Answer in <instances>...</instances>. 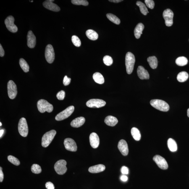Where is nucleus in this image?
Masks as SVG:
<instances>
[{"label": "nucleus", "instance_id": "14", "mask_svg": "<svg viewBox=\"0 0 189 189\" xmlns=\"http://www.w3.org/2000/svg\"><path fill=\"white\" fill-rule=\"evenodd\" d=\"M64 144L65 148L68 151L75 152L77 150L76 143L72 138H67L64 140Z\"/></svg>", "mask_w": 189, "mask_h": 189}, {"label": "nucleus", "instance_id": "16", "mask_svg": "<svg viewBox=\"0 0 189 189\" xmlns=\"http://www.w3.org/2000/svg\"><path fill=\"white\" fill-rule=\"evenodd\" d=\"M36 43V37L31 30L29 31L27 35V45L29 48L35 47Z\"/></svg>", "mask_w": 189, "mask_h": 189}, {"label": "nucleus", "instance_id": "44", "mask_svg": "<svg viewBox=\"0 0 189 189\" xmlns=\"http://www.w3.org/2000/svg\"><path fill=\"white\" fill-rule=\"evenodd\" d=\"M2 169V168L0 167V182H2L3 181L4 177Z\"/></svg>", "mask_w": 189, "mask_h": 189}, {"label": "nucleus", "instance_id": "45", "mask_svg": "<svg viewBox=\"0 0 189 189\" xmlns=\"http://www.w3.org/2000/svg\"><path fill=\"white\" fill-rule=\"evenodd\" d=\"M5 52L2 46L0 45V56L1 57H3L4 56Z\"/></svg>", "mask_w": 189, "mask_h": 189}, {"label": "nucleus", "instance_id": "41", "mask_svg": "<svg viewBox=\"0 0 189 189\" xmlns=\"http://www.w3.org/2000/svg\"><path fill=\"white\" fill-rule=\"evenodd\" d=\"M71 81V79L70 78L67 77V76L66 75L64 77V80H63V84L65 86H67L70 84Z\"/></svg>", "mask_w": 189, "mask_h": 189}, {"label": "nucleus", "instance_id": "40", "mask_svg": "<svg viewBox=\"0 0 189 189\" xmlns=\"http://www.w3.org/2000/svg\"><path fill=\"white\" fill-rule=\"evenodd\" d=\"M65 96V93L63 90L58 92L56 95V97L58 99L60 100H62L64 99Z\"/></svg>", "mask_w": 189, "mask_h": 189}, {"label": "nucleus", "instance_id": "17", "mask_svg": "<svg viewBox=\"0 0 189 189\" xmlns=\"http://www.w3.org/2000/svg\"><path fill=\"white\" fill-rule=\"evenodd\" d=\"M90 145L93 148H98L100 144V139L96 133L93 132L90 134L89 137Z\"/></svg>", "mask_w": 189, "mask_h": 189}, {"label": "nucleus", "instance_id": "22", "mask_svg": "<svg viewBox=\"0 0 189 189\" xmlns=\"http://www.w3.org/2000/svg\"><path fill=\"white\" fill-rule=\"evenodd\" d=\"M144 25L142 23H140L137 24L134 30V35L135 38L138 39L140 38L141 35L142 34L144 29Z\"/></svg>", "mask_w": 189, "mask_h": 189}, {"label": "nucleus", "instance_id": "32", "mask_svg": "<svg viewBox=\"0 0 189 189\" xmlns=\"http://www.w3.org/2000/svg\"><path fill=\"white\" fill-rule=\"evenodd\" d=\"M175 62L176 64L179 66H185L188 63V60L184 56H181L177 58Z\"/></svg>", "mask_w": 189, "mask_h": 189}, {"label": "nucleus", "instance_id": "6", "mask_svg": "<svg viewBox=\"0 0 189 189\" xmlns=\"http://www.w3.org/2000/svg\"><path fill=\"white\" fill-rule=\"evenodd\" d=\"M67 162L64 160H60L58 161L55 164L54 168L55 170L58 174L63 175L65 174L67 171L66 167Z\"/></svg>", "mask_w": 189, "mask_h": 189}, {"label": "nucleus", "instance_id": "37", "mask_svg": "<svg viewBox=\"0 0 189 189\" xmlns=\"http://www.w3.org/2000/svg\"><path fill=\"white\" fill-rule=\"evenodd\" d=\"M72 41L73 44L77 47H79L81 45V41L80 39L76 35H73L72 37Z\"/></svg>", "mask_w": 189, "mask_h": 189}, {"label": "nucleus", "instance_id": "50", "mask_svg": "<svg viewBox=\"0 0 189 189\" xmlns=\"http://www.w3.org/2000/svg\"><path fill=\"white\" fill-rule=\"evenodd\" d=\"M0 124H1V125H0V126H1L2 125V123H1V122H0Z\"/></svg>", "mask_w": 189, "mask_h": 189}, {"label": "nucleus", "instance_id": "30", "mask_svg": "<svg viewBox=\"0 0 189 189\" xmlns=\"http://www.w3.org/2000/svg\"><path fill=\"white\" fill-rule=\"evenodd\" d=\"M136 5L137 6H139L140 9V12L142 14H143V15L146 16L147 14L149 13L148 11V9H147L146 6L143 3L140 1H137L136 3Z\"/></svg>", "mask_w": 189, "mask_h": 189}, {"label": "nucleus", "instance_id": "36", "mask_svg": "<svg viewBox=\"0 0 189 189\" xmlns=\"http://www.w3.org/2000/svg\"><path fill=\"white\" fill-rule=\"evenodd\" d=\"M31 171L35 174H39L41 172L42 169L41 167L38 164H34L31 167Z\"/></svg>", "mask_w": 189, "mask_h": 189}, {"label": "nucleus", "instance_id": "38", "mask_svg": "<svg viewBox=\"0 0 189 189\" xmlns=\"http://www.w3.org/2000/svg\"><path fill=\"white\" fill-rule=\"evenodd\" d=\"M103 61L106 65L110 66L113 63V60L110 56H104L103 59Z\"/></svg>", "mask_w": 189, "mask_h": 189}, {"label": "nucleus", "instance_id": "42", "mask_svg": "<svg viewBox=\"0 0 189 189\" xmlns=\"http://www.w3.org/2000/svg\"><path fill=\"white\" fill-rule=\"evenodd\" d=\"M46 187L47 189H54L55 187L52 182H48L46 184Z\"/></svg>", "mask_w": 189, "mask_h": 189}, {"label": "nucleus", "instance_id": "23", "mask_svg": "<svg viewBox=\"0 0 189 189\" xmlns=\"http://www.w3.org/2000/svg\"><path fill=\"white\" fill-rule=\"evenodd\" d=\"M104 122L106 125L111 127H114L117 124L118 120L116 118L111 116H107L105 118Z\"/></svg>", "mask_w": 189, "mask_h": 189}, {"label": "nucleus", "instance_id": "35", "mask_svg": "<svg viewBox=\"0 0 189 189\" xmlns=\"http://www.w3.org/2000/svg\"><path fill=\"white\" fill-rule=\"evenodd\" d=\"M7 159L9 162L14 164V165L18 166L20 164V161L18 159L11 155L8 156Z\"/></svg>", "mask_w": 189, "mask_h": 189}, {"label": "nucleus", "instance_id": "13", "mask_svg": "<svg viewBox=\"0 0 189 189\" xmlns=\"http://www.w3.org/2000/svg\"><path fill=\"white\" fill-rule=\"evenodd\" d=\"M153 160L161 169H168V165L167 161L162 156L158 155H156L153 157Z\"/></svg>", "mask_w": 189, "mask_h": 189}, {"label": "nucleus", "instance_id": "28", "mask_svg": "<svg viewBox=\"0 0 189 189\" xmlns=\"http://www.w3.org/2000/svg\"><path fill=\"white\" fill-rule=\"evenodd\" d=\"M188 74L186 72H182L178 74L177 77V81L179 82H183L186 81L188 79Z\"/></svg>", "mask_w": 189, "mask_h": 189}, {"label": "nucleus", "instance_id": "12", "mask_svg": "<svg viewBox=\"0 0 189 189\" xmlns=\"http://www.w3.org/2000/svg\"><path fill=\"white\" fill-rule=\"evenodd\" d=\"M106 103V102L102 100L93 99L87 101L86 105L89 108H100L104 106Z\"/></svg>", "mask_w": 189, "mask_h": 189}, {"label": "nucleus", "instance_id": "26", "mask_svg": "<svg viewBox=\"0 0 189 189\" xmlns=\"http://www.w3.org/2000/svg\"><path fill=\"white\" fill-rule=\"evenodd\" d=\"M86 35L89 39L96 40L98 39V35L96 32L92 30H88L86 32Z\"/></svg>", "mask_w": 189, "mask_h": 189}, {"label": "nucleus", "instance_id": "3", "mask_svg": "<svg viewBox=\"0 0 189 189\" xmlns=\"http://www.w3.org/2000/svg\"><path fill=\"white\" fill-rule=\"evenodd\" d=\"M37 105L39 111L41 113H44L46 111L51 112L53 110V105L45 100H39L37 102Z\"/></svg>", "mask_w": 189, "mask_h": 189}, {"label": "nucleus", "instance_id": "18", "mask_svg": "<svg viewBox=\"0 0 189 189\" xmlns=\"http://www.w3.org/2000/svg\"><path fill=\"white\" fill-rule=\"evenodd\" d=\"M138 77L141 80L149 79L150 75L148 71L145 69L143 66H138L137 70Z\"/></svg>", "mask_w": 189, "mask_h": 189}, {"label": "nucleus", "instance_id": "29", "mask_svg": "<svg viewBox=\"0 0 189 189\" xmlns=\"http://www.w3.org/2000/svg\"><path fill=\"white\" fill-rule=\"evenodd\" d=\"M131 133L133 138L136 141H139L141 138L140 131L136 127H133L131 130Z\"/></svg>", "mask_w": 189, "mask_h": 189}, {"label": "nucleus", "instance_id": "4", "mask_svg": "<svg viewBox=\"0 0 189 189\" xmlns=\"http://www.w3.org/2000/svg\"><path fill=\"white\" fill-rule=\"evenodd\" d=\"M56 130H53L47 132L43 135L42 138V146L46 148L49 146L56 135Z\"/></svg>", "mask_w": 189, "mask_h": 189}, {"label": "nucleus", "instance_id": "5", "mask_svg": "<svg viewBox=\"0 0 189 189\" xmlns=\"http://www.w3.org/2000/svg\"><path fill=\"white\" fill-rule=\"evenodd\" d=\"M18 130L21 135L23 137H26L28 135V129L26 119L24 118H22L19 120Z\"/></svg>", "mask_w": 189, "mask_h": 189}, {"label": "nucleus", "instance_id": "7", "mask_svg": "<svg viewBox=\"0 0 189 189\" xmlns=\"http://www.w3.org/2000/svg\"><path fill=\"white\" fill-rule=\"evenodd\" d=\"M74 110V107L73 106H70L66 108L64 110L59 113L56 116L55 119L56 120L61 121L68 118L70 116Z\"/></svg>", "mask_w": 189, "mask_h": 189}, {"label": "nucleus", "instance_id": "43", "mask_svg": "<svg viewBox=\"0 0 189 189\" xmlns=\"http://www.w3.org/2000/svg\"><path fill=\"white\" fill-rule=\"evenodd\" d=\"M121 172L122 174H127L129 173L128 168L125 166H122L121 169Z\"/></svg>", "mask_w": 189, "mask_h": 189}, {"label": "nucleus", "instance_id": "46", "mask_svg": "<svg viewBox=\"0 0 189 189\" xmlns=\"http://www.w3.org/2000/svg\"><path fill=\"white\" fill-rule=\"evenodd\" d=\"M121 180L123 182H126L128 180V177L127 176L125 175H123L121 176L120 177Z\"/></svg>", "mask_w": 189, "mask_h": 189}, {"label": "nucleus", "instance_id": "1", "mask_svg": "<svg viewBox=\"0 0 189 189\" xmlns=\"http://www.w3.org/2000/svg\"><path fill=\"white\" fill-rule=\"evenodd\" d=\"M135 62V56L132 53L128 52L125 56V66L127 73L131 74L133 72Z\"/></svg>", "mask_w": 189, "mask_h": 189}, {"label": "nucleus", "instance_id": "24", "mask_svg": "<svg viewBox=\"0 0 189 189\" xmlns=\"http://www.w3.org/2000/svg\"><path fill=\"white\" fill-rule=\"evenodd\" d=\"M147 61L149 64L150 67L153 69L156 68L158 66V60L155 56H150L147 59Z\"/></svg>", "mask_w": 189, "mask_h": 189}, {"label": "nucleus", "instance_id": "2", "mask_svg": "<svg viewBox=\"0 0 189 189\" xmlns=\"http://www.w3.org/2000/svg\"><path fill=\"white\" fill-rule=\"evenodd\" d=\"M150 103L153 107L164 112H167L169 109V106L168 103L162 100H152L150 101Z\"/></svg>", "mask_w": 189, "mask_h": 189}, {"label": "nucleus", "instance_id": "9", "mask_svg": "<svg viewBox=\"0 0 189 189\" xmlns=\"http://www.w3.org/2000/svg\"><path fill=\"white\" fill-rule=\"evenodd\" d=\"M45 56L46 61L49 64H51L54 61L55 55L54 48L52 45L49 44L46 47Z\"/></svg>", "mask_w": 189, "mask_h": 189}, {"label": "nucleus", "instance_id": "47", "mask_svg": "<svg viewBox=\"0 0 189 189\" xmlns=\"http://www.w3.org/2000/svg\"><path fill=\"white\" fill-rule=\"evenodd\" d=\"M109 1L111 2H113L114 3H119L123 1L122 0H109Z\"/></svg>", "mask_w": 189, "mask_h": 189}, {"label": "nucleus", "instance_id": "10", "mask_svg": "<svg viewBox=\"0 0 189 189\" xmlns=\"http://www.w3.org/2000/svg\"><path fill=\"white\" fill-rule=\"evenodd\" d=\"M8 94L11 99H14L17 94V86L12 80L9 81L7 83Z\"/></svg>", "mask_w": 189, "mask_h": 189}, {"label": "nucleus", "instance_id": "11", "mask_svg": "<svg viewBox=\"0 0 189 189\" xmlns=\"http://www.w3.org/2000/svg\"><path fill=\"white\" fill-rule=\"evenodd\" d=\"M14 18L12 16H9L5 20L6 28L9 31L12 33H16L18 31L17 27L14 24Z\"/></svg>", "mask_w": 189, "mask_h": 189}, {"label": "nucleus", "instance_id": "31", "mask_svg": "<svg viewBox=\"0 0 189 189\" xmlns=\"http://www.w3.org/2000/svg\"><path fill=\"white\" fill-rule=\"evenodd\" d=\"M19 64H20L21 68L24 72H29L30 67L25 60L22 58H21L19 60Z\"/></svg>", "mask_w": 189, "mask_h": 189}, {"label": "nucleus", "instance_id": "25", "mask_svg": "<svg viewBox=\"0 0 189 189\" xmlns=\"http://www.w3.org/2000/svg\"><path fill=\"white\" fill-rule=\"evenodd\" d=\"M168 148L171 152H175L177 150V143L173 139L170 138L167 141Z\"/></svg>", "mask_w": 189, "mask_h": 189}, {"label": "nucleus", "instance_id": "34", "mask_svg": "<svg viewBox=\"0 0 189 189\" xmlns=\"http://www.w3.org/2000/svg\"><path fill=\"white\" fill-rule=\"evenodd\" d=\"M71 2L75 5L87 6L88 5L89 3L88 1L85 0H72Z\"/></svg>", "mask_w": 189, "mask_h": 189}, {"label": "nucleus", "instance_id": "21", "mask_svg": "<svg viewBox=\"0 0 189 189\" xmlns=\"http://www.w3.org/2000/svg\"><path fill=\"white\" fill-rule=\"evenodd\" d=\"M106 169V167L102 164H98L97 165L91 166L89 169L88 171L91 173H98L103 172Z\"/></svg>", "mask_w": 189, "mask_h": 189}, {"label": "nucleus", "instance_id": "20", "mask_svg": "<svg viewBox=\"0 0 189 189\" xmlns=\"http://www.w3.org/2000/svg\"><path fill=\"white\" fill-rule=\"evenodd\" d=\"M85 118L80 117L74 119L71 122L70 125L74 127H81L85 123Z\"/></svg>", "mask_w": 189, "mask_h": 189}, {"label": "nucleus", "instance_id": "48", "mask_svg": "<svg viewBox=\"0 0 189 189\" xmlns=\"http://www.w3.org/2000/svg\"><path fill=\"white\" fill-rule=\"evenodd\" d=\"M4 131L3 129H1L0 130V137H1V138L2 136L3 133H4Z\"/></svg>", "mask_w": 189, "mask_h": 189}, {"label": "nucleus", "instance_id": "8", "mask_svg": "<svg viewBox=\"0 0 189 189\" xmlns=\"http://www.w3.org/2000/svg\"><path fill=\"white\" fill-rule=\"evenodd\" d=\"M174 14L170 9L165 10L163 13V17L165 20V24L166 26H172L173 24Z\"/></svg>", "mask_w": 189, "mask_h": 189}, {"label": "nucleus", "instance_id": "27", "mask_svg": "<svg viewBox=\"0 0 189 189\" xmlns=\"http://www.w3.org/2000/svg\"><path fill=\"white\" fill-rule=\"evenodd\" d=\"M93 78L96 83L102 84L104 83V79L103 75L100 72H95L93 75Z\"/></svg>", "mask_w": 189, "mask_h": 189}, {"label": "nucleus", "instance_id": "51", "mask_svg": "<svg viewBox=\"0 0 189 189\" xmlns=\"http://www.w3.org/2000/svg\"><path fill=\"white\" fill-rule=\"evenodd\" d=\"M30 1V2H33V1Z\"/></svg>", "mask_w": 189, "mask_h": 189}, {"label": "nucleus", "instance_id": "39", "mask_svg": "<svg viewBox=\"0 0 189 189\" xmlns=\"http://www.w3.org/2000/svg\"><path fill=\"white\" fill-rule=\"evenodd\" d=\"M145 2L147 7L150 9H152L154 8V2L152 0H145Z\"/></svg>", "mask_w": 189, "mask_h": 189}, {"label": "nucleus", "instance_id": "33", "mask_svg": "<svg viewBox=\"0 0 189 189\" xmlns=\"http://www.w3.org/2000/svg\"><path fill=\"white\" fill-rule=\"evenodd\" d=\"M106 17L109 20L114 24L119 25L120 24V19L117 16L114 14H106Z\"/></svg>", "mask_w": 189, "mask_h": 189}, {"label": "nucleus", "instance_id": "15", "mask_svg": "<svg viewBox=\"0 0 189 189\" xmlns=\"http://www.w3.org/2000/svg\"><path fill=\"white\" fill-rule=\"evenodd\" d=\"M118 148L120 152L124 156H127L129 153L128 145L125 140H122L119 142Z\"/></svg>", "mask_w": 189, "mask_h": 189}, {"label": "nucleus", "instance_id": "49", "mask_svg": "<svg viewBox=\"0 0 189 189\" xmlns=\"http://www.w3.org/2000/svg\"><path fill=\"white\" fill-rule=\"evenodd\" d=\"M187 116L189 117V108L187 110Z\"/></svg>", "mask_w": 189, "mask_h": 189}, {"label": "nucleus", "instance_id": "19", "mask_svg": "<svg viewBox=\"0 0 189 189\" xmlns=\"http://www.w3.org/2000/svg\"><path fill=\"white\" fill-rule=\"evenodd\" d=\"M43 5L47 9L54 12H58L60 10V8L57 5L48 1H45L43 3Z\"/></svg>", "mask_w": 189, "mask_h": 189}]
</instances>
